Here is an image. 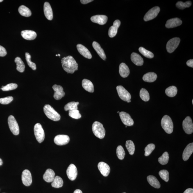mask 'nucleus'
Returning <instances> with one entry per match:
<instances>
[{
	"instance_id": "f257e3e1",
	"label": "nucleus",
	"mask_w": 193,
	"mask_h": 193,
	"mask_svg": "<svg viewBox=\"0 0 193 193\" xmlns=\"http://www.w3.org/2000/svg\"><path fill=\"white\" fill-rule=\"evenodd\" d=\"M62 66L64 70L73 74L78 69V64L73 57L70 55L64 57L61 60Z\"/></svg>"
},
{
	"instance_id": "f03ea898",
	"label": "nucleus",
	"mask_w": 193,
	"mask_h": 193,
	"mask_svg": "<svg viewBox=\"0 0 193 193\" xmlns=\"http://www.w3.org/2000/svg\"><path fill=\"white\" fill-rule=\"evenodd\" d=\"M43 110L45 114L49 119L55 121L60 120V114L51 105H45Z\"/></svg>"
},
{
	"instance_id": "7ed1b4c3",
	"label": "nucleus",
	"mask_w": 193,
	"mask_h": 193,
	"mask_svg": "<svg viewBox=\"0 0 193 193\" xmlns=\"http://www.w3.org/2000/svg\"><path fill=\"white\" fill-rule=\"evenodd\" d=\"M92 129L93 133L96 137L100 139L104 138L105 130L102 123L97 121L95 122L93 124Z\"/></svg>"
},
{
	"instance_id": "20e7f679",
	"label": "nucleus",
	"mask_w": 193,
	"mask_h": 193,
	"mask_svg": "<svg viewBox=\"0 0 193 193\" xmlns=\"http://www.w3.org/2000/svg\"><path fill=\"white\" fill-rule=\"evenodd\" d=\"M161 124L163 129L166 133L171 134L172 133L173 130V124L170 117L167 115H165L161 121Z\"/></svg>"
},
{
	"instance_id": "39448f33",
	"label": "nucleus",
	"mask_w": 193,
	"mask_h": 193,
	"mask_svg": "<svg viewBox=\"0 0 193 193\" xmlns=\"http://www.w3.org/2000/svg\"><path fill=\"white\" fill-rule=\"evenodd\" d=\"M34 131L38 142L39 143L42 142L45 138V133L42 125L40 123H37L34 127Z\"/></svg>"
},
{
	"instance_id": "423d86ee",
	"label": "nucleus",
	"mask_w": 193,
	"mask_h": 193,
	"mask_svg": "<svg viewBox=\"0 0 193 193\" xmlns=\"http://www.w3.org/2000/svg\"><path fill=\"white\" fill-rule=\"evenodd\" d=\"M8 124L11 131L15 135H18L19 129L18 124L13 116L10 115L8 118Z\"/></svg>"
},
{
	"instance_id": "0eeeda50",
	"label": "nucleus",
	"mask_w": 193,
	"mask_h": 193,
	"mask_svg": "<svg viewBox=\"0 0 193 193\" xmlns=\"http://www.w3.org/2000/svg\"><path fill=\"white\" fill-rule=\"evenodd\" d=\"M116 89L119 97L122 100L126 102L130 100L131 98V95L122 86H118Z\"/></svg>"
},
{
	"instance_id": "6e6552de",
	"label": "nucleus",
	"mask_w": 193,
	"mask_h": 193,
	"mask_svg": "<svg viewBox=\"0 0 193 193\" xmlns=\"http://www.w3.org/2000/svg\"><path fill=\"white\" fill-rule=\"evenodd\" d=\"M180 42V39L179 38H174L168 41L166 45V49L169 53H172L178 47Z\"/></svg>"
},
{
	"instance_id": "1a4fd4ad",
	"label": "nucleus",
	"mask_w": 193,
	"mask_h": 193,
	"mask_svg": "<svg viewBox=\"0 0 193 193\" xmlns=\"http://www.w3.org/2000/svg\"><path fill=\"white\" fill-rule=\"evenodd\" d=\"M183 129L185 133L189 135L193 132V124L192 119L189 116H187L184 120L182 123Z\"/></svg>"
},
{
	"instance_id": "9d476101",
	"label": "nucleus",
	"mask_w": 193,
	"mask_h": 193,
	"mask_svg": "<svg viewBox=\"0 0 193 193\" xmlns=\"http://www.w3.org/2000/svg\"><path fill=\"white\" fill-rule=\"evenodd\" d=\"M160 10L158 7H154L150 9L144 16V21H146L154 19L158 15Z\"/></svg>"
},
{
	"instance_id": "9b49d317",
	"label": "nucleus",
	"mask_w": 193,
	"mask_h": 193,
	"mask_svg": "<svg viewBox=\"0 0 193 193\" xmlns=\"http://www.w3.org/2000/svg\"><path fill=\"white\" fill-rule=\"evenodd\" d=\"M119 114L120 117L123 124L126 126H133L134 121L129 114L124 112H120Z\"/></svg>"
},
{
	"instance_id": "f8f14e48",
	"label": "nucleus",
	"mask_w": 193,
	"mask_h": 193,
	"mask_svg": "<svg viewBox=\"0 0 193 193\" xmlns=\"http://www.w3.org/2000/svg\"><path fill=\"white\" fill-rule=\"evenodd\" d=\"M21 180L25 186H29L31 185L32 181L31 173L28 169L23 171L21 175Z\"/></svg>"
},
{
	"instance_id": "ddd939ff",
	"label": "nucleus",
	"mask_w": 193,
	"mask_h": 193,
	"mask_svg": "<svg viewBox=\"0 0 193 193\" xmlns=\"http://www.w3.org/2000/svg\"><path fill=\"white\" fill-rule=\"evenodd\" d=\"M77 169L74 164H71L67 170V174L70 180H74L76 179L77 176Z\"/></svg>"
},
{
	"instance_id": "4468645a",
	"label": "nucleus",
	"mask_w": 193,
	"mask_h": 193,
	"mask_svg": "<svg viewBox=\"0 0 193 193\" xmlns=\"http://www.w3.org/2000/svg\"><path fill=\"white\" fill-rule=\"evenodd\" d=\"M70 138L69 136L66 135H58L54 138V142L59 146L64 145L67 144L69 142Z\"/></svg>"
},
{
	"instance_id": "2eb2a0df",
	"label": "nucleus",
	"mask_w": 193,
	"mask_h": 193,
	"mask_svg": "<svg viewBox=\"0 0 193 193\" xmlns=\"http://www.w3.org/2000/svg\"><path fill=\"white\" fill-rule=\"evenodd\" d=\"M52 88L55 92L53 96L55 99L60 100L65 96V92L61 86L55 85Z\"/></svg>"
},
{
	"instance_id": "dca6fc26",
	"label": "nucleus",
	"mask_w": 193,
	"mask_h": 193,
	"mask_svg": "<svg viewBox=\"0 0 193 193\" xmlns=\"http://www.w3.org/2000/svg\"><path fill=\"white\" fill-rule=\"evenodd\" d=\"M98 167L100 172L104 176L107 177L110 174V168L108 164L103 162L98 163Z\"/></svg>"
},
{
	"instance_id": "f3484780",
	"label": "nucleus",
	"mask_w": 193,
	"mask_h": 193,
	"mask_svg": "<svg viewBox=\"0 0 193 193\" xmlns=\"http://www.w3.org/2000/svg\"><path fill=\"white\" fill-rule=\"evenodd\" d=\"M121 25V21L119 20H116L113 23V26H111L109 28L108 35L109 37L113 38L117 35L118 28Z\"/></svg>"
},
{
	"instance_id": "a211bd4d",
	"label": "nucleus",
	"mask_w": 193,
	"mask_h": 193,
	"mask_svg": "<svg viewBox=\"0 0 193 193\" xmlns=\"http://www.w3.org/2000/svg\"><path fill=\"white\" fill-rule=\"evenodd\" d=\"M91 20L93 22L102 25L107 23L108 17L105 15H97L92 16Z\"/></svg>"
},
{
	"instance_id": "6ab92c4d",
	"label": "nucleus",
	"mask_w": 193,
	"mask_h": 193,
	"mask_svg": "<svg viewBox=\"0 0 193 193\" xmlns=\"http://www.w3.org/2000/svg\"><path fill=\"white\" fill-rule=\"evenodd\" d=\"M77 49L80 54L85 58L90 59L92 56L91 53L86 47L81 44H78L77 46Z\"/></svg>"
},
{
	"instance_id": "aec40b11",
	"label": "nucleus",
	"mask_w": 193,
	"mask_h": 193,
	"mask_svg": "<svg viewBox=\"0 0 193 193\" xmlns=\"http://www.w3.org/2000/svg\"><path fill=\"white\" fill-rule=\"evenodd\" d=\"M182 21L178 18L171 19L167 21L166 24V28H171L176 27L181 25Z\"/></svg>"
},
{
	"instance_id": "412c9836",
	"label": "nucleus",
	"mask_w": 193,
	"mask_h": 193,
	"mask_svg": "<svg viewBox=\"0 0 193 193\" xmlns=\"http://www.w3.org/2000/svg\"><path fill=\"white\" fill-rule=\"evenodd\" d=\"M21 35L23 38L27 40H33L37 37V34L35 31L31 30H24L21 32Z\"/></svg>"
},
{
	"instance_id": "4be33fe9",
	"label": "nucleus",
	"mask_w": 193,
	"mask_h": 193,
	"mask_svg": "<svg viewBox=\"0 0 193 193\" xmlns=\"http://www.w3.org/2000/svg\"><path fill=\"white\" fill-rule=\"evenodd\" d=\"M44 12L45 15L47 19L51 21L53 19V13L50 4L46 2L44 5Z\"/></svg>"
},
{
	"instance_id": "5701e85b",
	"label": "nucleus",
	"mask_w": 193,
	"mask_h": 193,
	"mask_svg": "<svg viewBox=\"0 0 193 193\" xmlns=\"http://www.w3.org/2000/svg\"><path fill=\"white\" fill-rule=\"evenodd\" d=\"M193 152V143H191L187 145L184 150L182 158L184 161L188 160Z\"/></svg>"
},
{
	"instance_id": "b1692460",
	"label": "nucleus",
	"mask_w": 193,
	"mask_h": 193,
	"mask_svg": "<svg viewBox=\"0 0 193 193\" xmlns=\"http://www.w3.org/2000/svg\"><path fill=\"white\" fill-rule=\"evenodd\" d=\"M92 46L99 57L103 60H105L106 58V55L99 44L97 42H94L92 43Z\"/></svg>"
},
{
	"instance_id": "393cba45",
	"label": "nucleus",
	"mask_w": 193,
	"mask_h": 193,
	"mask_svg": "<svg viewBox=\"0 0 193 193\" xmlns=\"http://www.w3.org/2000/svg\"><path fill=\"white\" fill-rule=\"evenodd\" d=\"M119 73L123 78L127 77L130 74V71L128 66L122 63L119 66Z\"/></svg>"
},
{
	"instance_id": "a878e982",
	"label": "nucleus",
	"mask_w": 193,
	"mask_h": 193,
	"mask_svg": "<svg viewBox=\"0 0 193 193\" xmlns=\"http://www.w3.org/2000/svg\"><path fill=\"white\" fill-rule=\"evenodd\" d=\"M55 172L52 169H48L44 173L43 178L45 181L49 183L53 181L55 178Z\"/></svg>"
},
{
	"instance_id": "bb28decb",
	"label": "nucleus",
	"mask_w": 193,
	"mask_h": 193,
	"mask_svg": "<svg viewBox=\"0 0 193 193\" xmlns=\"http://www.w3.org/2000/svg\"><path fill=\"white\" fill-rule=\"evenodd\" d=\"M131 60L135 65L141 66L144 64V60L140 55L136 53H132L131 55Z\"/></svg>"
},
{
	"instance_id": "cd10ccee",
	"label": "nucleus",
	"mask_w": 193,
	"mask_h": 193,
	"mask_svg": "<svg viewBox=\"0 0 193 193\" xmlns=\"http://www.w3.org/2000/svg\"><path fill=\"white\" fill-rule=\"evenodd\" d=\"M82 86L85 90L89 92H94V85L90 80L87 79H84L82 81Z\"/></svg>"
},
{
	"instance_id": "c85d7f7f",
	"label": "nucleus",
	"mask_w": 193,
	"mask_h": 193,
	"mask_svg": "<svg viewBox=\"0 0 193 193\" xmlns=\"http://www.w3.org/2000/svg\"><path fill=\"white\" fill-rule=\"evenodd\" d=\"M147 180L150 185L155 188L159 189L161 187L160 182L155 177L150 175L147 177Z\"/></svg>"
},
{
	"instance_id": "c756f323",
	"label": "nucleus",
	"mask_w": 193,
	"mask_h": 193,
	"mask_svg": "<svg viewBox=\"0 0 193 193\" xmlns=\"http://www.w3.org/2000/svg\"><path fill=\"white\" fill-rule=\"evenodd\" d=\"M157 75L154 72L146 73L143 77V80L144 81L147 82H153L156 80Z\"/></svg>"
},
{
	"instance_id": "7c9ffc66",
	"label": "nucleus",
	"mask_w": 193,
	"mask_h": 193,
	"mask_svg": "<svg viewBox=\"0 0 193 193\" xmlns=\"http://www.w3.org/2000/svg\"><path fill=\"white\" fill-rule=\"evenodd\" d=\"M18 12L21 15L25 17H29L32 15L31 11L24 5H21L19 7Z\"/></svg>"
},
{
	"instance_id": "2f4dec72",
	"label": "nucleus",
	"mask_w": 193,
	"mask_h": 193,
	"mask_svg": "<svg viewBox=\"0 0 193 193\" xmlns=\"http://www.w3.org/2000/svg\"><path fill=\"white\" fill-rule=\"evenodd\" d=\"M63 184V181L62 179L60 176H56L55 177L53 181L52 182V186L53 187L59 188L62 187Z\"/></svg>"
},
{
	"instance_id": "473e14b6",
	"label": "nucleus",
	"mask_w": 193,
	"mask_h": 193,
	"mask_svg": "<svg viewBox=\"0 0 193 193\" xmlns=\"http://www.w3.org/2000/svg\"><path fill=\"white\" fill-rule=\"evenodd\" d=\"M15 62L17 64V70L20 72H24L25 66L24 63L19 57H17L15 59Z\"/></svg>"
},
{
	"instance_id": "72a5a7b5",
	"label": "nucleus",
	"mask_w": 193,
	"mask_h": 193,
	"mask_svg": "<svg viewBox=\"0 0 193 193\" xmlns=\"http://www.w3.org/2000/svg\"><path fill=\"white\" fill-rule=\"evenodd\" d=\"M178 92V89L175 86H171L166 89L165 93L168 96L170 97L176 96Z\"/></svg>"
},
{
	"instance_id": "f704fd0d",
	"label": "nucleus",
	"mask_w": 193,
	"mask_h": 193,
	"mask_svg": "<svg viewBox=\"0 0 193 193\" xmlns=\"http://www.w3.org/2000/svg\"><path fill=\"white\" fill-rule=\"evenodd\" d=\"M79 104L78 102H71L68 103L64 107L66 111L78 110V105Z\"/></svg>"
},
{
	"instance_id": "c9c22d12",
	"label": "nucleus",
	"mask_w": 193,
	"mask_h": 193,
	"mask_svg": "<svg viewBox=\"0 0 193 193\" xmlns=\"http://www.w3.org/2000/svg\"><path fill=\"white\" fill-rule=\"evenodd\" d=\"M126 146L130 154L133 155L135 151V146L133 141L131 140L126 141Z\"/></svg>"
},
{
	"instance_id": "e433bc0d",
	"label": "nucleus",
	"mask_w": 193,
	"mask_h": 193,
	"mask_svg": "<svg viewBox=\"0 0 193 193\" xmlns=\"http://www.w3.org/2000/svg\"><path fill=\"white\" fill-rule=\"evenodd\" d=\"M169 153L167 152H164L161 156L159 157L158 161L162 165L167 164L169 162Z\"/></svg>"
},
{
	"instance_id": "4c0bfd02",
	"label": "nucleus",
	"mask_w": 193,
	"mask_h": 193,
	"mask_svg": "<svg viewBox=\"0 0 193 193\" xmlns=\"http://www.w3.org/2000/svg\"><path fill=\"white\" fill-rule=\"evenodd\" d=\"M139 95L141 99L145 102H147L150 100V94L148 91L145 89L142 88L140 91Z\"/></svg>"
},
{
	"instance_id": "58836bf2",
	"label": "nucleus",
	"mask_w": 193,
	"mask_h": 193,
	"mask_svg": "<svg viewBox=\"0 0 193 193\" xmlns=\"http://www.w3.org/2000/svg\"><path fill=\"white\" fill-rule=\"evenodd\" d=\"M139 51L140 53L144 55V57L148 58H153L154 55L153 53L148 50L145 49L144 48L142 47H139Z\"/></svg>"
},
{
	"instance_id": "ea45409f",
	"label": "nucleus",
	"mask_w": 193,
	"mask_h": 193,
	"mask_svg": "<svg viewBox=\"0 0 193 193\" xmlns=\"http://www.w3.org/2000/svg\"><path fill=\"white\" fill-rule=\"evenodd\" d=\"M191 4H192V3L190 1H186L185 3H183L181 1H179L176 3V6L180 10H183L186 8H189L191 6Z\"/></svg>"
},
{
	"instance_id": "a19ab883",
	"label": "nucleus",
	"mask_w": 193,
	"mask_h": 193,
	"mask_svg": "<svg viewBox=\"0 0 193 193\" xmlns=\"http://www.w3.org/2000/svg\"><path fill=\"white\" fill-rule=\"evenodd\" d=\"M116 153L118 158L119 160H122L124 159L125 155V152L122 146L120 145L118 146L116 150Z\"/></svg>"
},
{
	"instance_id": "79ce46f5",
	"label": "nucleus",
	"mask_w": 193,
	"mask_h": 193,
	"mask_svg": "<svg viewBox=\"0 0 193 193\" xmlns=\"http://www.w3.org/2000/svg\"><path fill=\"white\" fill-rule=\"evenodd\" d=\"M26 58L28 65L33 70H35L37 69L36 66L34 63L31 61V55L28 53H26Z\"/></svg>"
},
{
	"instance_id": "37998d69",
	"label": "nucleus",
	"mask_w": 193,
	"mask_h": 193,
	"mask_svg": "<svg viewBox=\"0 0 193 193\" xmlns=\"http://www.w3.org/2000/svg\"><path fill=\"white\" fill-rule=\"evenodd\" d=\"M155 146L154 144H148L145 148L144 155L146 156H148L152 153L155 149Z\"/></svg>"
},
{
	"instance_id": "c03bdc74",
	"label": "nucleus",
	"mask_w": 193,
	"mask_h": 193,
	"mask_svg": "<svg viewBox=\"0 0 193 193\" xmlns=\"http://www.w3.org/2000/svg\"><path fill=\"white\" fill-rule=\"evenodd\" d=\"M69 115L70 117L75 119H80L82 117L78 110H69Z\"/></svg>"
},
{
	"instance_id": "a18cd8bd",
	"label": "nucleus",
	"mask_w": 193,
	"mask_h": 193,
	"mask_svg": "<svg viewBox=\"0 0 193 193\" xmlns=\"http://www.w3.org/2000/svg\"><path fill=\"white\" fill-rule=\"evenodd\" d=\"M159 175L161 178L164 181L167 182L169 179V172L166 170H162L159 172Z\"/></svg>"
},
{
	"instance_id": "49530a36",
	"label": "nucleus",
	"mask_w": 193,
	"mask_h": 193,
	"mask_svg": "<svg viewBox=\"0 0 193 193\" xmlns=\"http://www.w3.org/2000/svg\"><path fill=\"white\" fill-rule=\"evenodd\" d=\"M17 87L18 85L17 84L11 83L8 84L3 87H1V89L3 91H9L14 90L17 88Z\"/></svg>"
},
{
	"instance_id": "de8ad7c7",
	"label": "nucleus",
	"mask_w": 193,
	"mask_h": 193,
	"mask_svg": "<svg viewBox=\"0 0 193 193\" xmlns=\"http://www.w3.org/2000/svg\"><path fill=\"white\" fill-rule=\"evenodd\" d=\"M13 99L12 96H8L7 97L0 98V103L3 105H7L10 103Z\"/></svg>"
},
{
	"instance_id": "09e8293b",
	"label": "nucleus",
	"mask_w": 193,
	"mask_h": 193,
	"mask_svg": "<svg viewBox=\"0 0 193 193\" xmlns=\"http://www.w3.org/2000/svg\"><path fill=\"white\" fill-rule=\"evenodd\" d=\"M7 54L6 49L3 46H0V57H4Z\"/></svg>"
},
{
	"instance_id": "8fccbe9b",
	"label": "nucleus",
	"mask_w": 193,
	"mask_h": 193,
	"mask_svg": "<svg viewBox=\"0 0 193 193\" xmlns=\"http://www.w3.org/2000/svg\"><path fill=\"white\" fill-rule=\"evenodd\" d=\"M187 65L189 67H193V60H188L186 63Z\"/></svg>"
},
{
	"instance_id": "3c124183",
	"label": "nucleus",
	"mask_w": 193,
	"mask_h": 193,
	"mask_svg": "<svg viewBox=\"0 0 193 193\" xmlns=\"http://www.w3.org/2000/svg\"><path fill=\"white\" fill-rule=\"evenodd\" d=\"M80 2L83 4H87L93 1L92 0H81L80 1Z\"/></svg>"
},
{
	"instance_id": "603ef678",
	"label": "nucleus",
	"mask_w": 193,
	"mask_h": 193,
	"mask_svg": "<svg viewBox=\"0 0 193 193\" xmlns=\"http://www.w3.org/2000/svg\"><path fill=\"white\" fill-rule=\"evenodd\" d=\"M183 193H193V189L191 188L188 189H186Z\"/></svg>"
},
{
	"instance_id": "864d4df0",
	"label": "nucleus",
	"mask_w": 193,
	"mask_h": 193,
	"mask_svg": "<svg viewBox=\"0 0 193 193\" xmlns=\"http://www.w3.org/2000/svg\"><path fill=\"white\" fill-rule=\"evenodd\" d=\"M73 193H83L82 191L79 189H77L75 190Z\"/></svg>"
},
{
	"instance_id": "5fc2aeb1",
	"label": "nucleus",
	"mask_w": 193,
	"mask_h": 193,
	"mask_svg": "<svg viewBox=\"0 0 193 193\" xmlns=\"http://www.w3.org/2000/svg\"><path fill=\"white\" fill-rule=\"evenodd\" d=\"M3 164V161L1 158H0V166L2 165Z\"/></svg>"
},
{
	"instance_id": "6e6d98bb",
	"label": "nucleus",
	"mask_w": 193,
	"mask_h": 193,
	"mask_svg": "<svg viewBox=\"0 0 193 193\" xmlns=\"http://www.w3.org/2000/svg\"><path fill=\"white\" fill-rule=\"evenodd\" d=\"M131 102V101L130 100H129V101H127L128 103H130V102Z\"/></svg>"
},
{
	"instance_id": "4d7b16f0",
	"label": "nucleus",
	"mask_w": 193,
	"mask_h": 193,
	"mask_svg": "<svg viewBox=\"0 0 193 193\" xmlns=\"http://www.w3.org/2000/svg\"><path fill=\"white\" fill-rule=\"evenodd\" d=\"M3 1V0H0V2H1Z\"/></svg>"
},
{
	"instance_id": "13d9d810",
	"label": "nucleus",
	"mask_w": 193,
	"mask_h": 193,
	"mask_svg": "<svg viewBox=\"0 0 193 193\" xmlns=\"http://www.w3.org/2000/svg\"><path fill=\"white\" fill-rule=\"evenodd\" d=\"M58 55L59 56H60V54H58Z\"/></svg>"
},
{
	"instance_id": "bf43d9fd",
	"label": "nucleus",
	"mask_w": 193,
	"mask_h": 193,
	"mask_svg": "<svg viewBox=\"0 0 193 193\" xmlns=\"http://www.w3.org/2000/svg\"><path fill=\"white\" fill-rule=\"evenodd\" d=\"M192 104H193V99H192Z\"/></svg>"
},
{
	"instance_id": "052dcab7",
	"label": "nucleus",
	"mask_w": 193,
	"mask_h": 193,
	"mask_svg": "<svg viewBox=\"0 0 193 193\" xmlns=\"http://www.w3.org/2000/svg\"><path fill=\"white\" fill-rule=\"evenodd\" d=\"M58 55H56V56H58Z\"/></svg>"
},
{
	"instance_id": "680f3d73",
	"label": "nucleus",
	"mask_w": 193,
	"mask_h": 193,
	"mask_svg": "<svg viewBox=\"0 0 193 193\" xmlns=\"http://www.w3.org/2000/svg\"><path fill=\"white\" fill-rule=\"evenodd\" d=\"M117 113H119V111H118V112H117Z\"/></svg>"
},
{
	"instance_id": "e2e57ef3",
	"label": "nucleus",
	"mask_w": 193,
	"mask_h": 193,
	"mask_svg": "<svg viewBox=\"0 0 193 193\" xmlns=\"http://www.w3.org/2000/svg\"></svg>"
},
{
	"instance_id": "0e129e2a",
	"label": "nucleus",
	"mask_w": 193,
	"mask_h": 193,
	"mask_svg": "<svg viewBox=\"0 0 193 193\" xmlns=\"http://www.w3.org/2000/svg\"></svg>"
}]
</instances>
